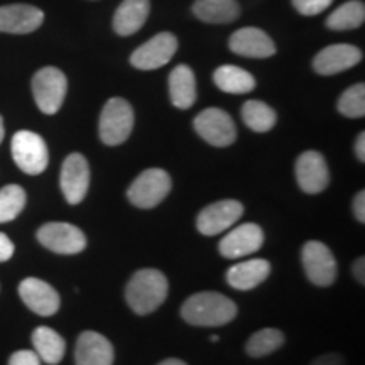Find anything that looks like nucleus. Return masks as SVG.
I'll use <instances>...</instances> for the list:
<instances>
[{
    "label": "nucleus",
    "mask_w": 365,
    "mask_h": 365,
    "mask_svg": "<svg viewBox=\"0 0 365 365\" xmlns=\"http://www.w3.org/2000/svg\"><path fill=\"white\" fill-rule=\"evenodd\" d=\"M181 317L195 327H223L237 317V304L220 293L203 291L185 301Z\"/></svg>",
    "instance_id": "f257e3e1"
},
{
    "label": "nucleus",
    "mask_w": 365,
    "mask_h": 365,
    "mask_svg": "<svg viewBox=\"0 0 365 365\" xmlns=\"http://www.w3.org/2000/svg\"><path fill=\"white\" fill-rule=\"evenodd\" d=\"M168 291H170V284L161 271L143 269V271H137L127 282L125 299L132 312L144 317L161 307L168 298Z\"/></svg>",
    "instance_id": "f03ea898"
},
{
    "label": "nucleus",
    "mask_w": 365,
    "mask_h": 365,
    "mask_svg": "<svg viewBox=\"0 0 365 365\" xmlns=\"http://www.w3.org/2000/svg\"><path fill=\"white\" fill-rule=\"evenodd\" d=\"M134 129V110L130 103L120 97H113L105 103L100 113L98 132L105 145L124 144Z\"/></svg>",
    "instance_id": "7ed1b4c3"
},
{
    "label": "nucleus",
    "mask_w": 365,
    "mask_h": 365,
    "mask_svg": "<svg viewBox=\"0 0 365 365\" xmlns=\"http://www.w3.org/2000/svg\"><path fill=\"white\" fill-rule=\"evenodd\" d=\"M171 176L161 168L140 173L127 190V198L137 208H154L170 195Z\"/></svg>",
    "instance_id": "20e7f679"
},
{
    "label": "nucleus",
    "mask_w": 365,
    "mask_h": 365,
    "mask_svg": "<svg viewBox=\"0 0 365 365\" xmlns=\"http://www.w3.org/2000/svg\"><path fill=\"white\" fill-rule=\"evenodd\" d=\"M12 158L21 171L26 175H41L49 163L48 145L39 134L31 130H19L12 137Z\"/></svg>",
    "instance_id": "39448f33"
},
{
    "label": "nucleus",
    "mask_w": 365,
    "mask_h": 365,
    "mask_svg": "<svg viewBox=\"0 0 365 365\" xmlns=\"http://www.w3.org/2000/svg\"><path fill=\"white\" fill-rule=\"evenodd\" d=\"M68 91L65 73L54 66H46L33 76V93L36 105L46 115H53L61 108Z\"/></svg>",
    "instance_id": "423d86ee"
},
{
    "label": "nucleus",
    "mask_w": 365,
    "mask_h": 365,
    "mask_svg": "<svg viewBox=\"0 0 365 365\" xmlns=\"http://www.w3.org/2000/svg\"><path fill=\"white\" fill-rule=\"evenodd\" d=\"M193 125L205 143L215 145V148H227V145L234 144L237 139L234 118L222 108L212 107L198 113Z\"/></svg>",
    "instance_id": "0eeeda50"
},
{
    "label": "nucleus",
    "mask_w": 365,
    "mask_h": 365,
    "mask_svg": "<svg viewBox=\"0 0 365 365\" xmlns=\"http://www.w3.org/2000/svg\"><path fill=\"white\" fill-rule=\"evenodd\" d=\"M39 244L51 252L71 255L86 247V237L78 227L65 222L46 223L38 230Z\"/></svg>",
    "instance_id": "6e6552de"
},
{
    "label": "nucleus",
    "mask_w": 365,
    "mask_h": 365,
    "mask_svg": "<svg viewBox=\"0 0 365 365\" xmlns=\"http://www.w3.org/2000/svg\"><path fill=\"white\" fill-rule=\"evenodd\" d=\"M301 259H303L304 272L314 286L327 287L335 282L336 261L331 250L323 242H307L301 250Z\"/></svg>",
    "instance_id": "1a4fd4ad"
},
{
    "label": "nucleus",
    "mask_w": 365,
    "mask_h": 365,
    "mask_svg": "<svg viewBox=\"0 0 365 365\" xmlns=\"http://www.w3.org/2000/svg\"><path fill=\"white\" fill-rule=\"evenodd\" d=\"M176 51V36L173 33H159L132 53L130 65L143 71L158 70V68L168 65Z\"/></svg>",
    "instance_id": "9d476101"
},
{
    "label": "nucleus",
    "mask_w": 365,
    "mask_h": 365,
    "mask_svg": "<svg viewBox=\"0 0 365 365\" xmlns=\"http://www.w3.org/2000/svg\"><path fill=\"white\" fill-rule=\"evenodd\" d=\"M59 186L70 205L83 202L90 188V166L83 154L73 153L65 159L59 176Z\"/></svg>",
    "instance_id": "9b49d317"
},
{
    "label": "nucleus",
    "mask_w": 365,
    "mask_h": 365,
    "mask_svg": "<svg viewBox=\"0 0 365 365\" xmlns=\"http://www.w3.org/2000/svg\"><path fill=\"white\" fill-rule=\"evenodd\" d=\"M244 215V207L235 200H222L205 207L196 218V228L200 234L213 237L228 230Z\"/></svg>",
    "instance_id": "f8f14e48"
},
{
    "label": "nucleus",
    "mask_w": 365,
    "mask_h": 365,
    "mask_svg": "<svg viewBox=\"0 0 365 365\" xmlns=\"http://www.w3.org/2000/svg\"><path fill=\"white\" fill-rule=\"evenodd\" d=\"M296 180L299 188L308 195H318L330 185V171L325 158L318 150H304L296 159Z\"/></svg>",
    "instance_id": "ddd939ff"
},
{
    "label": "nucleus",
    "mask_w": 365,
    "mask_h": 365,
    "mask_svg": "<svg viewBox=\"0 0 365 365\" xmlns=\"http://www.w3.org/2000/svg\"><path fill=\"white\" fill-rule=\"evenodd\" d=\"M264 244V232L257 223H242L220 240V254L227 259H240L257 252Z\"/></svg>",
    "instance_id": "4468645a"
},
{
    "label": "nucleus",
    "mask_w": 365,
    "mask_h": 365,
    "mask_svg": "<svg viewBox=\"0 0 365 365\" xmlns=\"http://www.w3.org/2000/svg\"><path fill=\"white\" fill-rule=\"evenodd\" d=\"M19 296L26 307L39 317H53L61 304L56 289L38 277H27L22 281L19 284Z\"/></svg>",
    "instance_id": "2eb2a0df"
},
{
    "label": "nucleus",
    "mask_w": 365,
    "mask_h": 365,
    "mask_svg": "<svg viewBox=\"0 0 365 365\" xmlns=\"http://www.w3.org/2000/svg\"><path fill=\"white\" fill-rule=\"evenodd\" d=\"M362 61V51L352 44H331L322 49L313 59V70L318 75L331 76L346 71Z\"/></svg>",
    "instance_id": "dca6fc26"
},
{
    "label": "nucleus",
    "mask_w": 365,
    "mask_h": 365,
    "mask_svg": "<svg viewBox=\"0 0 365 365\" xmlns=\"http://www.w3.org/2000/svg\"><path fill=\"white\" fill-rule=\"evenodd\" d=\"M43 22V11L29 4H11L0 7V33L29 34L38 31Z\"/></svg>",
    "instance_id": "f3484780"
},
{
    "label": "nucleus",
    "mask_w": 365,
    "mask_h": 365,
    "mask_svg": "<svg viewBox=\"0 0 365 365\" xmlns=\"http://www.w3.org/2000/svg\"><path fill=\"white\" fill-rule=\"evenodd\" d=\"M232 53L244 58H271L276 54V44L259 27H242L228 39Z\"/></svg>",
    "instance_id": "a211bd4d"
},
{
    "label": "nucleus",
    "mask_w": 365,
    "mask_h": 365,
    "mask_svg": "<svg viewBox=\"0 0 365 365\" xmlns=\"http://www.w3.org/2000/svg\"><path fill=\"white\" fill-rule=\"evenodd\" d=\"M113 357V346L102 333L88 330L78 336L75 349L76 365H112Z\"/></svg>",
    "instance_id": "6ab92c4d"
},
{
    "label": "nucleus",
    "mask_w": 365,
    "mask_h": 365,
    "mask_svg": "<svg viewBox=\"0 0 365 365\" xmlns=\"http://www.w3.org/2000/svg\"><path fill=\"white\" fill-rule=\"evenodd\" d=\"M271 274V264L266 259H250L235 264L227 271V282L234 289L250 291L262 284Z\"/></svg>",
    "instance_id": "aec40b11"
},
{
    "label": "nucleus",
    "mask_w": 365,
    "mask_h": 365,
    "mask_svg": "<svg viewBox=\"0 0 365 365\" xmlns=\"http://www.w3.org/2000/svg\"><path fill=\"white\" fill-rule=\"evenodd\" d=\"M149 12V0H122L113 14V31L118 36L135 34L145 24Z\"/></svg>",
    "instance_id": "412c9836"
},
{
    "label": "nucleus",
    "mask_w": 365,
    "mask_h": 365,
    "mask_svg": "<svg viewBox=\"0 0 365 365\" xmlns=\"http://www.w3.org/2000/svg\"><path fill=\"white\" fill-rule=\"evenodd\" d=\"M170 97L176 108L188 110L196 102V78L190 66L180 65L170 75Z\"/></svg>",
    "instance_id": "4be33fe9"
},
{
    "label": "nucleus",
    "mask_w": 365,
    "mask_h": 365,
    "mask_svg": "<svg viewBox=\"0 0 365 365\" xmlns=\"http://www.w3.org/2000/svg\"><path fill=\"white\" fill-rule=\"evenodd\" d=\"M193 14L208 24H230L239 19L240 6L237 0H196Z\"/></svg>",
    "instance_id": "5701e85b"
},
{
    "label": "nucleus",
    "mask_w": 365,
    "mask_h": 365,
    "mask_svg": "<svg viewBox=\"0 0 365 365\" xmlns=\"http://www.w3.org/2000/svg\"><path fill=\"white\" fill-rule=\"evenodd\" d=\"M33 345L38 357L49 365H56L65 357V339L49 327L36 328L33 333Z\"/></svg>",
    "instance_id": "b1692460"
},
{
    "label": "nucleus",
    "mask_w": 365,
    "mask_h": 365,
    "mask_svg": "<svg viewBox=\"0 0 365 365\" xmlns=\"http://www.w3.org/2000/svg\"><path fill=\"white\" fill-rule=\"evenodd\" d=\"M213 81L222 91L230 95L250 93L255 88V78L249 71L234 65H223L213 73Z\"/></svg>",
    "instance_id": "393cba45"
},
{
    "label": "nucleus",
    "mask_w": 365,
    "mask_h": 365,
    "mask_svg": "<svg viewBox=\"0 0 365 365\" xmlns=\"http://www.w3.org/2000/svg\"><path fill=\"white\" fill-rule=\"evenodd\" d=\"M365 21V6L360 0H349L336 11H333L327 19V27L331 31L357 29Z\"/></svg>",
    "instance_id": "a878e982"
},
{
    "label": "nucleus",
    "mask_w": 365,
    "mask_h": 365,
    "mask_svg": "<svg viewBox=\"0 0 365 365\" xmlns=\"http://www.w3.org/2000/svg\"><path fill=\"white\" fill-rule=\"evenodd\" d=\"M242 118L245 125L254 132H269L276 125L277 115L274 108L259 100H249L242 107Z\"/></svg>",
    "instance_id": "bb28decb"
},
{
    "label": "nucleus",
    "mask_w": 365,
    "mask_h": 365,
    "mask_svg": "<svg viewBox=\"0 0 365 365\" xmlns=\"http://www.w3.org/2000/svg\"><path fill=\"white\" fill-rule=\"evenodd\" d=\"M284 344V335L277 328H262V330L255 331L252 336L245 344V352L250 357L261 359L266 355L276 352Z\"/></svg>",
    "instance_id": "cd10ccee"
},
{
    "label": "nucleus",
    "mask_w": 365,
    "mask_h": 365,
    "mask_svg": "<svg viewBox=\"0 0 365 365\" xmlns=\"http://www.w3.org/2000/svg\"><path fill=\"white\" fill-rule=\"evenodd\" d=\"M26 207V191L19 185H7L0 190V223L12 222Z\"/></svg>",
    "instance_id": "c85d7f7f"
},
{
    "label": "nucleus",
    "mask_w": 365,
    "mask_h": 365,
    "mask_svg": "<svg viewBox=\"0 0 365 365\" xmlns=\"http://www.w3.org/2000/svg\"><path fill=\"white\" fill-rule=\"evenodd\" d=\"M339 112L349 118H362L365 115V85L357 83L345 90L339 98Z\"/></svg>",
    "instance_id": "c756f323"
},
{
    "label": "nucleus",
    "mask_w": 365,
    "mask_h": 365,
    "mask_svg": "<svg viewBox=\"0 0 365 365\" xmlns=\"http://www.w3.org/2000/svg\"><path fill=\"white\" fill-rule=\"evenodd\" d=\"M291 2H293V7L301 16L312 17L327 11L331 6L333 0H291Z\"/></svg>",
    "instance_id": "7c9ffc66"
},
{
    "label": "nucleus",
    "mask_w": 365,
    "mask_h": 365,
    "mask_svg": "<svg viewBox=\"0 0 365 365\" xmlns=\"http://www.w3.org/2000/svg\"><path fill=\"white\" fill-rule=\"evenodd\" d=\"M9 365H41V359L33 350H19L11 355Z\"/></svg>",
    "instance_id": "2f4dec72"
},
{
    "label": "nucleus",
    "mask_w": 365,
    "mask_h": 365,
    "mask_svg": "<svg viewBox=\"0 0 365 365\" xmlns=\"http://www.w3.org/2000/svg\"><path fill=\"white\" fill-rule=\"evenodd\" d=\"M14 255V244L6 234L0 232V262L9 261Z\"/></svg>",
    "instance_id": "473e14b6"
},
{
    "label": "nucleus",
    "mask_w": 365,
    "mask_h": 365,
    "mask_svg": "<svg viewBox=\"0 0 365 365\" xmlns=\"http://www.w3.org/2000/svg\"><path fill=\"white\" fill-rule=\"evenodd\" d=\"M354 215L360 223H365V191H359L354 198Z\"/></svg>",
    "instance_id": "72a5a7b5"
},
{
    "label": "nucleus",
    "mask_w": 365,
    "mask_h": 365,
    "mask_svg": "<svg viewBox=\"0 0 365 365\" xmlns=\"http://www.w3.org/2000/svg\"><path fill=\"white\" fill-rule=\"evenodd\" d=\"M309 365H345V360L339 354H325L322 357L314 359Z\"/></svg>",
    "instance_id": "f704fd0d"
},
{
    "label": "nucleus",
    "mask_w": 365,
    "mask_h": 365,
    "mask_svg": "<svg viewBox=\"0 0 365 365\" xmlns=\"http://www.w3.org/2000/svg\"><path fill=\"white\" fill-rule=\"evenodd\" d=\"M364 267H365V259L364 257H360V259H357V261L354 262V269H352L354 277L360 282V284H364V282H365V271H364Z\"/></svg>",
    "instance_id": "c9c22d12"
},
{
    "label": "nucleus",
    "mask_w": 365,
    "mask_h": 365,
    "mask_svg": "<svg viewBox=\"0 0 365 365\" xmlns=\"http://www.w3.org/2000/svg\"><path fill=\"white\" fill-rule=\"evenodd\" d=\"M355 156L360 163L365 161V134L364 132H360L357 140H355Z\"/></svg>",
    "instance_id": "e433bc0d"
},
{
    "label": "nucleus",
    "mask_w": 365,
    "mask_h": 365,
    "mask_svg": "<svg viewBox=\"0 0 365 365\" xmlns=\"http://www.w3.org/2000/svg\"><path fill=\"white\" fill-rule=\"evenodd\" d=\"M158 365H188V364L182 362V360H180V359H166V360H163V362L158 364Z\"/></svg>",
    "instance_id": "4c0bfd02"
},
{
    "label": "nucleus",
    "mask_w": 365,
    "mask_h": 365,
    "mask_svg": "<svg viewBox=\"0 0 365 365\" xmlns=\"http://www.w3.org/2000/svg\"><path fill=\"white\" fill-rule=\"evenodd\" d=\"M4 135H6V129H4V118L0 115V144H2Z\"/></svg>",
    "instance_id": "58836bf2"
},
{
    "label": "nucleus",
    "mask_w": 365,
    "mask_h": 365,
    "mask_svg": "<svg viewBox=\"0 0 365 365\" xmlns=\"http://www.w3.org/2000/svg\"><path fill=\"white\" fill-rule=\"evenodd\" d=\"M218 340H220V339H218V335H213V336H212V341H213V344H217Z\"/></svg>",
    "instance_id": "ea45409f"
}]
</instances>
